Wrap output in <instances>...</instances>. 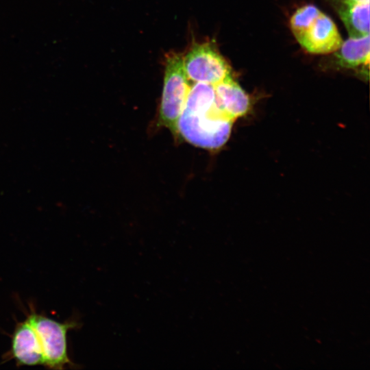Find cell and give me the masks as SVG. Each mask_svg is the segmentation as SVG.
Wrapping results in <instances>:
<instances>
[{"instance_id": "4", "label": "cell", "mask_w": 370, "mask_h": 370, "mask_svg": "<svg viewBox=\"0 0 370 370\" xmlns=\"http://www.w3.org/2000/svg\"><path fill=\"white\" fill-rule=\"evenodd\" d=\"M183 66L190 81L215 84L231 74V67L210 42L195 43L184 56Z\"/></svg>"}, {"instance_id": "8", "label": "cell", "mask_w": 370, "mask_h": 370, "mask_svg": "<svg viewBox=\"0 0 370 370\" xmlns=\"http://www.w3.org/2000/svg\"><path fill=\"white\" fill-rule=\"evenodd\" d=\"M369 34L358 38L349 37L335 51L336 64L343 69L360 70L368 77L370 54Z\"/></svg>"}, {"instance_id": "2", "label": "cell", "mask_w": 370, "mask_h": 370, "mask_svg": "<svg viewBox=\"0 0 370 370\" xmlns=\"http://www.w3.org/2000/svg\"><path fill=\"white\" fill-rule=\"evenodd\" d=\"M190 87V80L183 66L182 56L175 53L169 54L166 60L159 121L174 135H177V123L184 109Z\"/></svg>"}, {"instance_id": "1", "label": "cell", "mask_w": 370, "mask_h": 370, "mask_svg": "<svg viewBox=\"0 0 370 370\" xmlns=\"http://www.w3.org/2000/svg\"><path fill=\"white\" fill-rule=\"evenodd\" d=\"M290 26L297 42L310 53L335 52L343 42L334 21L311 4L304 5L294 12Z\"/></svg>"}, {"instance_id": "7", "label": "cell", "mask_w": 370, "mask_h": 370, "mask_svg": "<svg viewBox=\"0 0 370 370\" xmlns=\"http://www.w3.org/2000/svg\"><path fill=\"white\" fill-rule=\"evenodd\" d=\"M349 37L369 34V0H331Z\"/></svg>"}, {"instance_id": "5", "label": "cell", "mask_w": 370, "mask_h": 370, "mask_svg": "<svg viewBox=\"0 0 370 370\" xmlns=\"http://www.w3.org/2000/svg\"><path fill=\"white\" fill-rule=\"evenodd\" d=\"M4 359H14L18 367L45 364L44 355L37 333L29 318L17 323L12 336L11 347Z\"/></svg>"}, {"instance_id": "6", "label": "cell", "mask_w": 370, "mask_h": 370, "mask_svg": "<svg viewBox=\"0 0 370 370\" xmlns=\"http://www.w3.org/2000/svg\"><path fill=\"white\" fill-rule=\"evenodd\" d=\"M214 87L217 104L232 119L236 121L247 112L250 103L249 96L232 75L214 84Z\"/></svg>"}, {"instance_id": "3", "label": "cell", "mask_w": 370, "mask_h": 370, "mask_svg": "<svg viewBox=\"0 0 370 370\" xmlns=\"http://www.w3.org/2000/svg\"><path fill=\"white\" fill-rule=\"evenodd\" d=\"M27 317L38 336L43 352L45 364L48 369H63L73 367L68 356L67 333L79 326L75 319L59 322L32 309Z\"/></svg>"}, {"instance_id": "9", "label": "cell", "mask_w": 370, "mask_h": 370, "mask_svg": "<svg viewBox=\"0 0 370 370\" xmlns=\"http://www.w3.org/2000/svg\"><path fill=\"white\" fill-rule=\"evenodd\" d=\"M352 1H366V0H352Z\"/></svg>"}]
</instances>
